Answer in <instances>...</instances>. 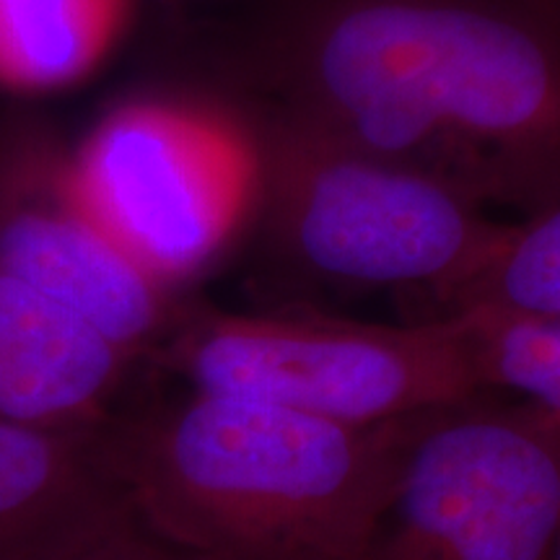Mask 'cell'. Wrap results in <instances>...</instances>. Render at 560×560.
<instances>
[{
    "label": "cell",
    "instance_id": "cell-2",
    "mask_svg": "<svg viewBox=\"0 0 560 560\" xmlns=\"http://www.w3.org/2000/svg\"><path fill=\"white\" fill-rule=\"evenodd\" d=\"M420 416L348 425L187 392L104 425V450L130 506L185 548L219 560H366Z\"/></svg>",
    "mask_w": 560,
    "mask_h": 560
},
{
    "label": "cell",
    "instance_id": "cell-4",
    "mask_svg": "<svg viewBox=\"0 0 560 560\" xmlns=\"http://www.w3.org/2000/svg\"><path fill=\"white\" fill-rule=\"evenodd\" d=\"M190 392L382 425L482 392L452 314L402 325L312 312L200 314L166 350Z\"/></svg>",
    "mask_w": 560,
    "mask_h": 560
},
{
    "label": "cell",
    "instance_id": "cell-3",
    "mask_svg": "<svg viewBox=\"0 0 560 560\" xmlns=\"http://www.w3.org/2000/svg\"><path fill=\"white\" fill-rule=\"evenodd\" d=\"M255 208L301 270L346 289L423 293L465 283L506 221L429 174L291 117L252 140Z\"/></svg>",
    "mask_w": 560,
    "mask_h": 560
},
{
    "label": "cell",
    "instance_id": "cell-13",
    "mask_svg": "<svg viewBox=\"0 0 560 560\" xmlns=\"http://www.w3.org/2000/svg\"><path fill=\"white\" fill-rule=\"evenodd\" d=\"M19 560H219L153 529L122 490Z\"/></svg>",
    "mask_w": 560,
    "mask_h": 560
},
{
    "label": "cell",
    "instance_id": "cell-9",
    "mask_svg": "<svg viewBox=\"0 0 560 560\" xmlns=\"http://www.w3.org/2000/svg\"><path fill=\"white\" fill-rule=\"evenodd\" d=\"M120 493L100 431L0 420V560H19Z\"/></svg>",
    "mask_w": 560,
    "mask_h": 560
},
{
    "label": "cell",
    "instance_id": "cell-14",
    "mask_svg": "<svg viewBox=\"0 0 560 560\" xmlns=\"http://www.w3.org/2000/svg\"><path fill=\"white\" fill-rule=\"evenodd\" d=\"M556 560H560V548H558V552H556Z\"/></svg>",
    "mask_w": 560,
    "mask_h": 560
},
{
    "label": "cell",
    "instance_id": "cell-7",
    "mask_svg": "<svg viewBox=\"0 0 560 560\" xmlns=\"http://www.w3.org/2000/svg\"><path fill=\"white\" fill-rule=\"evenodd\" d=\"M0 272L66 306L130 355L164 327V280L79 200L0 210Z\"/></svg>",
    "mask_w": 560,
    "mask_h": 560
},
{
    "label": "cell",
    "instance_id": "cell-12",
    "mask_svg": "<svg viewBox=\"0 0 560 560\" xmlns=\"http://www.w3.org/2000/svg\"><path fill=\"white\" fill-rule=\"evenodd\" d=\"M100 39L102 0H0V73L21 83L73 79Z\"/></svg>",
    "mask_w": 560,
    "mask_h": 560
},
{
    "label": "cell",
    "instance_id": "cell-10",
    "mask_svg": "<svg viewBox=\"0 0 560 560\" xmlns=\"http://www.w3.org/2000/svg\"><path fill=\"white\" fill-rule=\"evenodd\" d=\"M433 306V314L495 310L560 319V202L506 223L488 260Z\"/></svg>",
    "mask_w": 560,
    "mask_h": 560
},
{
    "label": "cell",
    "instance_id": "cell-11",
    "mask_svg": "<svg viewBox=\"0 0 560 560\" xmlns=\"http://www.w3.org/2000/svg\"><path fill=\"white\" fill-rule=\"evenodd\" d=\"M465 335L482 389L560 412V319L495 310L446 312Z\"/></svg>",
    "mask_w": 560,
    "mask_h": 560
},
{
    "label": "cell",
    "instance_id": "cell-6",
    "mask_svg": "<svg viewBox=\"0 0 560 560\" xmlns=\"http://www.w3.org/2000/svg\"><path fill=\"white\" fill-rule=\"evenodd\" d=\"M75 200L166 285L213 262L255 206L249 132L128 112L91 140Z\"/></svg>",
    "mask_w": 560,
    "mask_h": 560
},
{
    "label": "cell",
    "instance_id": "cell-1",
    "mask_svg": "<svg viewBox=\"0 0 560 560\" xmlns=\"http://www.w3.org/2000/svg\"><path fill=\"white\" fill-rule=\"evenodd\" d=\"M291 117L493 210L560 202V0H317Z\"/></svg>",
    "mask_w": 560,
    "mask_h": 560
},
{
    "label": "cell",
    "instance_id": "cell-5",
    "mask_svg": "<svg viewBox=\"0 0 560 560\" xmlns=\"http://www.w3.org/2000/svg\"><path fill=\"white\" fill-rule=\"evenodd\" d=\"M560 412L482 389L423 412L366 560H556Z\"/></svg>",
    "mask_w": 560,
    "mask_h": 560
},
{
    "label": "cell",
    "instance_id": "cell-8",
    "mask_svg": "<svg viewBox=\"0 0 560 560\" xmlns=\"http://www.w3.org/2000/svg\"><path fill=\"white\" fill-rule=\"evenodd\" d=\"M130 361L89 322L0 272V420L100 431Z\"/></svg>",
    "mask_w": 560,
    "mask_h": 560
}]
</instances>
